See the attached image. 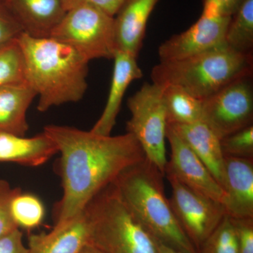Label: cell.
Returning <instances> with one entry per match:
<instances>
[{"label":"cell","mask_w":253,"mask_h":253,"mask_svg":"<svg viewBox=\"0 0 253 253\" xmlns=\"http://www.w3.org/2000/svg\"><path fill=\"white\" fill-rule=\"evenodd\" d=\"M23 33L22 27L4 0H0V45L17 39Z\"/></svg>","instance_id":"obj_27"},{"label":"cell","mask_w":253,"mask_h":253,"mask_svg":"<svg viewBox=\"0 0 253 253\" xmlns=\"http://www.w3.org/2000/svg\"><path fill=\"white\" fill-rule=\"evenodd\" d=\"M154 239L155 244H156V253H184L180 251L169 247L167 245L163 244L160 242L158 240Z\"/></svg>","instance_id":"obj_32"},{"label":"cell","mask_w":253,"mask_h":253,"mask_svg":"<svg viewBox=\"0 0 253 253\" xmlns=\"http://www.w3.org/2000/svg\"><path fill=\"white\" fill-rule=\"evenodd\" d=\"M158 0H125L114 16L117 50L137 58L142 46L146 24Z\"/></svg>","instance_id":"obj_15"},{"label":"cell","mask_w":253,"mask_h":253,"mask_svg":"<svg viewBox=\"0 0 253 253\" xmlns=\"http://www.w3.org/2000/svg\"><path fill=\"white\" fill-rule=\"evenodd\" d=\"M231 16H206L189 29L163 42L158 49L161 61H176L202 54L225 44Z\"/></svg>","instance_id":"obj_11"},{"label":"cell","mask_w":253,"mask_h":253,"mask_svg":"<svg viewBox=\"0 0 253 253\" xmlns=\"http://www.w3.org/2000/svg\"><path fill=\"white\" fill-rule=\"evenodd\" d=\"M127 106L131 118L126 122V132L140 144L145 158L165 175L167 116L163 104L162 87L145 83L129 98Z\"/></svg>","instance_id":"obj_7"},{"label":"cell","mask_w":253,"mask_h":253,"mask_svg":"<svg viewBox=\"0 0 253 253\" xmlns=\"http://www.w3.org/2000/svg\"><path fill=\"white\" fill-rule=\"evenodd\" d=\"M166 139L169 141L171 153L165 174H172L191 189L224 205L226 194L222 186L202 161L168 125Z\"/></svg>","instance_id":"obj_10"},{"label":"cell","mask_w":253,"mask_h":253,"mask_svg":"<svg viewBox=\"0 0 253 253\" xmlns=\"http://www.w3.org/2000/svg\"><path fill=\"white\" fill-rule=\"evenodd\" d=\"M163 174L146 158L113 183L136 219L154 239L184 253H199L181 229L165 194Z\"/></svg>","instance_id":"obj_3"},{"label":"cell","mask_w":253,"mask_h":253,"mask_svg":"<svg viewBox=\"0 0 253 253\" xmlns=\"http://www.w3.org/2000/svg\"><path fill=\"white\" fill-rule=\"evenodd\" d=\"M225 44L240 54L253 55V0H245L231 16L226 29Z\"/></svg>","instance_id":"obj_21"},{"label":"cell","mask_w":253,"mask_h":253,"mask_svg":"<svg viewBox=\"0 0 253 253\" xmlns=\"http://www.w3.org/2000/svg\"><path fill=\"white\" fill-rule=\"evenodd\" d=\"M245 0H204L203 16H232Z\"/></svg>","instance_id":"obj_29"},{"label":"cell","mask_w":253,"mask_h":253,"mask_svg":"<svg viewBox=\"0 0 253 253\" xmlns=\"http://www.w3.org/2000/svg\"><path fill=\"white\" fill-rule=\"evenodd\" d=\"M11 213L16 225L26 230L38 227L44 220L45 210L39 198L18 193L11 201Z\"/></svg>","instance_id":"obj_23"},{"label":"cell","mask_w":253,"mask_h":253,"mask_svg":"<svg viewBox=\"0 0 253 253\" xmlns=\"http://www.w3.org/2000/svg\"><path fill=\"white\" fill-rule=\"evenodd\" d=\"M18 187L12 188L4 179H0V239L19 229L11 213V201L21 192Z\"/></svg>","instance_id":"obj_26"},{"label":"cell","mask_w":253,"mask_h":253,"mask_svg":"<svg viewBox=\"0 0 253 253\" xmlns=\"http://www.w3.org/2000/svg\"><path fill=\"white\" fill-rule=\"evenodd\" d=\"M0 253H28L23 242V233L16 229L0 239Z\"/></svg>","instance_id":"obj_30"},{"label":"cell","mask_w":253,"mask_h":253,"mask_svg":"<svg viewBox=\"0 0 253 253\" xmlns=\"http://www.w3.org/2000/svg\"><path fill=\"white\" fill-rule=\"evenodd\" d=\"M26 80L38 97V110L81 101L87 89L88 62L78 51L59 41L35 38L23 33Z\"/></svg>","instance_id":"obj_2"},{"label":"cell","mask_w":253,"mask_h":253,"mask_svg":"<svg viewBox=\"0 0 253 253\" xmlns=\"http://www.w3.org/2000/svg\"><path fill=\"white\" fill-rule=\"evenodd\" d=\"M28 240V253H79L89 243L84 210L71 220L54 225L49 232L29 234Z\"/></svg>","instance_id":"obj_14"},{"label":"cell","mask_w":253,"mask_h":253,"mask_svg":"<svg viewBox=\"0 0 253 253\" xmlns=\"http://www.w3.org/2000/svg\"><path fill=\"white\" fill-rule=\"evenodd\" d=\"M223 189L229 217L253 218V158L224 157Z\"/></svg>","instance_id":"obj_12"},{"label":"cell","mask_w":253,"mask_h":253,"mask_svg":"<svg viewBox=\"0 0 253 253\" xmlns=\"http://www.w3.org/2000/svg\"><path fill=\"white\" fill-rule=\"evenodd\" d=\"M172 187L169 204L176 220L199 253L203 245L223 218L225 208L220 203L186 186L170 174H166Z\"/></svg>","instance_id":"obj_8"},{"label":"cell","mask_w":253,"mask_h":253,"mask_svg":"<svg viewBox=\"0 0 253 253\" xmlns=\"http://www.w3.org/2000/svg\"><path fill=\"white\" fill-rule=\"evenodd\" d=\"M252 74L253 55L240 54L224 44L186 59L161 61L151 77L158 86L174 84L204 101L231 82Z\"/></svg>","instance_id":"obj_4"},{"label":"cell","mask_w":253,"mask_h":253,"mask_svg":"<svg viewBox=\"0 0 253 253\" xmlns=\"http://www.w3.org/2000/svg\"><path fill=\"white\" fill-rule=\"evenodd\" d=\"M199 253H239L235 227L227 214L206 240Z\"/></svg>","instance_id":"obj_24"},{"label":"cell","mask_w":253,"mask_h":253,"mask_svg":"<svg viewBox=\"0 0 253 253\" xmlns=\"http://www.w3.org/2000/svg\"><path fill=\"white\" fill-rule=\"evenodd\" d=\"M202 161L223 188L224 156L220 139L203 121L189 124H168Z\"/></svg>","instance_id":"obj_17"},{"label":"cell","mask_w":253,"mask_h":253,"mask_svg":"<svg viewBox=\"0 0 253 253\" xmlns=\"http://www.w3.org/2000/svg\"><path fill=\"white\" fill-rule=\"evenodd\" d=\"M136 59L129 53L116 50L107 101L102 114L91 128V132L99 135H111L128 86L131 82L142 78V71Z\"/></svg>","instance_id":"obj_13"},{"label":"cell","mask_w":253,"mask_h":253,"mask_svg":"<svg viewBox=\"0 0 253 253\" xmlns=\"http://www.w3.org/2000/svg\"><path fill=\"white\" fill-rule=\"evenodd\" d=\"M37 96L27 82L0 86V132L25 136L27 111Z\"/></svg>","instance_id":"obj_19"},{"label":"cell","mask_w":253,"mask_h":253,"mask_svg":"<svg viewBox=\"0 0 253 253\" xmlns=\"http://www.w3.org/2000/svg\"><path fill=\"white\" fill-rule=\"evenodd\" d=\"M89 244L103 253H156L154 238L129 211L115 186L110 184L84 209Z\"/></svg>","instance_id":"obj_5"},{"label":"cell","mask_w":253,"mask_h":253,"mask_svg":"<svg viewBox=\"0 0 253 253\" xmlns=\"http://www.w3.org/2000/svg\"><path fill=\"white\" fill-rule=\"evenodd\" d=\"M61 154L63 195L54 208V225L81 214L100 191L126 169L145 158L134 136H104L73 126L49 125L43 130Z\"/></svg>","instance_id":"obj_1"},{"label":"cell","mask_w":253,"mask_h":253,"mask_svg":"<svg viewBox=\"0 0 253 253\" xmlns=\"http://www.w3.org/2000/svg\"><path fill=\"white\" fill-rule=\"evenodd\" d=\"M79 253H103L91 244H86Z\"/></svg>","instance_id":"obj_34"},{"label":"cell","mask_w":253,"mask_h":253,"mask_svg":"<svg viewBox=\"0 0 253 253\" xmlns=\"http://www.w3.org/2000/svg\"><path fill=\"white\" fill-rule=\"evenodd\" d=\"M161 87L168 124H189L201 121L202 101L174 84Z\"/></svg>","instance_id":"obj_20"},{"label":"cell","mask_w":253,"mask_h":253,"mask_svg":"<svg viewBox=\"0 0 253 253\" xmlns=\"http://www.w3.org/2000/svg\"><path fill=\"white\" fill-rule=\"evenodd\" d=\"M124 1L125 0H83V2L94 5L110 16L114 17Z\"/></svg>","instance_id":"obj_31"},{"label":"cell","mask_w":253,"mask_h":253,"mask_svg":"<svg viewBox=\"0 0 253 253\" xmlns=\"http://www.w3.org/2000/svg\"><path fill=\"white\" fill-rule=\"evenodd\" d=\"M252 76L231 82L215 94L202 101L201 121L219 137L253 125Z\"/></svg>","instance_id":"obj_9"},{"label":"cell","mask_w":253,"mask_h":253,"mask_svg":"<svg viewBox=\"0 0 253 253\" xmlns=\"http://www.w3.org/2000/svg\"><path fill=\"white\" fill-rule=\"evenodd\" d=\"M62 2L63 7L66 9V11H69L70 9H73L77 5L81 4L83 0H61Z\"/></svg>","instance_id":"obj_33"},{"label":"cell","mask_w":253,"mask_h":253,"mask_svg":"<svg viewBox=\"0 0 253 253\" xmlns=\"http://www.w3.org/2000/svg\"><path fill=\"white\" fill-rule=\"evenodd\" d=\"M57 153V146L44 131L29 138L0 132V162L37 167Z\"/></svg>","instance_id":"obj_18"},{"label":"cell","mask_w":253,"mask_h":253,"mask_svg":"<svg viewBox=\"0 0 253 253\" xmlns=\"http://www.w3.org/2000/svg\"><path fill=\"white\" fill-rule=\"evenodd\" d=\"M224 157L253 158V125L220 140Z\"/></svg>","instance_id":"obj_25"},{"label":"cell","mask_w":253,"mask_h":253,"mask_svg":"<svg viewBox=\"0 0 253 253\" xmlns=\"http://www.w3.org/2000/svg\"><path fill=\"white\" fill-rule=\"evenodd\" d=\"M28 36L48 38L67 11L61 0H4Z\"/></svg>","instance_id":"obj_16"},{"label":"cell","mask_w":253,"mask_h":253,"mask_svg":"<svg viewBox=\"0 0 253 253\" xmlns=\"http://www.w3.org/2000/svg\"><path fill=\"white\" fill-rule=\"evenodd\" d=\"M239 253H253V218L233 219Z\"/></svg>","instance_id":"obj_28"},{"label":"cell","mask_w":253,"mask_h":253,"mask_svg":"<svg viewBox=\"0 0 253 253\" xmlns=\"http://www.w3.org/2000/svg\"><path fill=\"white\" fill-rule=\"evenodd\" d=\"M50 38L71 46L88 62L113 59L117 50L114 17L87 2L68 11Z\"/></svg>","instance_id":"obj_6"},{"label":"cell","mask_w":253,"mask_h":253,"mask_svg":"<svg viewBox=\"0 0 253 253\" xmlns=\"http://www.w3.org/2000/svg\"><path fill=\"white\" fill-rule=\"evenodd\" d=\"M17 39L0 45V86L26 82L24 57Z\"/></svg>","instance_id":"obj_22"}]
</instances>
